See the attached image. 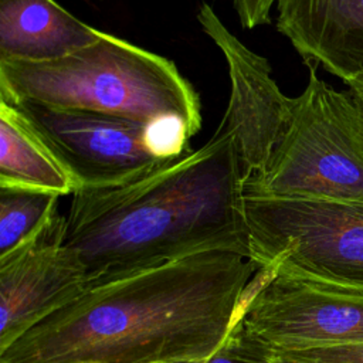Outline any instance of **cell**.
Wrapping results in <instances>:
<instances>
[{"label": "cell", "mask_w": 363, "mask_h": 363, "mask_svg": "<svg viewBox=\"0 0 363 363\" xmlns=\"http://www.w3.org/2000/svg\"><path fill=\"white\" fill-rule=\"evenodd\" d=\"M197 20L228 68L230 99L217 128L235 136L252 177L262 172L279 142L291 118L294 98L279 89L267 58L245 47L210 4H200Z\"/></svg>", "instance_id": "8"}, {"label": "cell", "mask_w": 363, "mask_h": 363, "mask_svg": "<svg viewBox=\"0 0 363 363\" xmlns=\"http://www.w3.org/2000/svg\"><path fill=\"white\" fill-rule=\"evenodd\" d=\"M0 186L74 194L64 167L28 129L17 112L0 99Z\"/></svg>", "instance_id": "12"}, {"label": "cell", "mask_w": 363, "mask_h": 363, "mask_svg": "<svg viewBox=\"0 0 363 363\" xmlns=\"http://www.w3.org/2000/svg\"><path fill=\"white\" fill-rule=\"evenodd\" d=\"M0 99L176 123L191 138L201 128L199 94L174 62L108 33L58 60L0 61Z\"/></svg>", "instance_id": "3"}, {"label": "cell", "mask_w": 363, "mask_h": 363, "mask_svg": "<svg viewBox=\"0 0 363 363\" xmlns=\"http://www.w3.org/2000/svg\"><path fill=\"white\" fill-rule=\"evenodd\" d=\"M244 194L363 203V116L349 92L309 67L279 142Z\"/></svg>", "instance_id": "4"}, {"label": "cell", "mask_w": 363, "mask_h": 363, "mask_svg": "<svg viewBox=\"0 0 363 363\" xmlns=\"http://www.w3.org/2000/svg\"><path fill=\"white\" fill-rule=\"evenodd\" d=\"M64 231L58 213L34 238L0 257V352L86 289Z\"/></svg>", "instance_id": "9"}, {"label": "cell", "mask_w": 363, "mask_h": 363, "mask_svg": "<svg viewBox=\"0 0 363 363\" xmlns=\"http://www.w3.org/2000/svg\"><path fill=\"white\" fill-rule=\"evenodd\" d=\"M349 86V95L357 105L362 116H363V75L352 78L345 82Z\"/></svg>", "instance_id": "17"}, {"label": "cell", "mask_w": 363, "mask_h": 363, "mask_svg": "<svg viewBox=\"0 0 363 363\" xmlns=\"http://www.w3.org/2000/svg\"><path fill=\"white\" fill-rule=\"evenodd\" d=\"M278 0H233L237 16L244 28H255L269 23L272 6Z\"/></svg>", "instance_id": "16"}, {"label": "cell", "mask_w": 363, "mask_h": 363, "mask_svg": "<svg viewBox=\"0 0 363 363\" xmlns=\"http://www.w3.org/2000/svg\"><path fill=\"white\" fill-rule=\"evenodd\" d=\"M235 329L264 363H363V343L284 350L262 346L247 337L237 325Z\"/></svg>", "instance_id": "14"}, {"label": "cell", "mask_w": 363, "mask_h": 363, "mask_svg": "<svg viewBox=\"0 0 363 363\" xmlns=\"http://www.w3.org/2000/svg\"><path fill=\"white\" fill-rule=\"evenodd\" d=\"M102 35L54 0H0V61H52Z\"/></svg>", "instance_id": "11"}, {"label": "cell", "mask_w": 363, "mask_h": 363, "mask_svg": "<svg viewBox=\"0 0 363 363\" xmlns=\"http://www.w3.org/2000/svg\"><path fill=\"white\" fill-rule=\"evenodd\" d=\"M60 194L0 186V257L34 238L58 214Z\"/></svg>", "instance_id": "13"}, {"label": "cell", "mask_w": 363, "mask_h": 363, "mask_svg": "<svg viewBox=\"0 0 363 363\" xmlns=\"http://www.w3.org/2000/svg\"><path fill=\"white\" fill-rule=\"evenodd\" d=\"M277 28L308 67L363 75V0H278Z\"/></svg>", "instance_id": "10"}, {"label": "cell", "mask_w": 363, "mask_h": 363, "mask_svg": "<svg viewBox=\"0 0 363 363\" xmlns=\"http://www.w3.org/2000/svg\"><path fill=\"white\" fill-rule=\"evenodd\" d=\"M258 271L214 250L88 286L0 352V363H204L237 325Z\"/></svg>", "instance_id": "1"}, {"label": "cell", "mask_w": 363, "mask_h": 363, "mask_svg": "<svg viewBox=\"0 0 363 363\" xmlns=\"http://www.w3.org/2000/svg\"><path fill=\"white\" fill-rule=\"evenodd\" d=\"M6 102L64 167L75 191L126 184L193 152L182 125Z\"/></svg>", "instance_id": "6"}, {"label": "cell", "mask_w": 363, "mask_h": 363, "mask_svg": "<svg viewBox=\"0 0 363 363\" xmlns=\"http://www.w3.org/2000/svg\"><path fill=\"white\" fill-rule=\"evenodd\" d=\"M250 177L235 136L216 128L200 149L133 182L75 191L64 244L82 265L86 288L206 251L250 257Z\"/></svg>", "instance_id": "2"}, {"label": "cell", "mask_w": 363, "mask_h": 363, "mask_svg": "<svg viewBox=\"0 0 363 363\" xmlns=\"http://www.w3.org/2000/svg\"><path fill=\"white\" fill-rule=\"evenodd\" d=\"M204 363H264L244 337L233 329L221 349Z\"/></svg>", "instance_id": "15"}, {"label": "cell", "mask_w": 363, "mask_h": 363, "mask_svg": "<svg viewBox=\"0 0 363 363\" xmlns=\"http://www.w3.org/2000/svg\"><path fill=\"white\" fill-rule=\"evenodd\" d=\"M237 328L271 349L363 343V288L258 268Z\"/></svg>", "instance_id": "7"}, {"label": "cell", "mask_w": 363, "mask_h": 363, "mask_svg": "<svg viewBox=\"0 0 363 363\" xmlns=\"http://www.w3.org/2000/svg\"><path fill=\"white\" fill-rule=\"evenodd\" d=\"M248 255L258 268L363 288V203L244 194Z\"/></svg>", "instance_id": "5"}]
</instances>
